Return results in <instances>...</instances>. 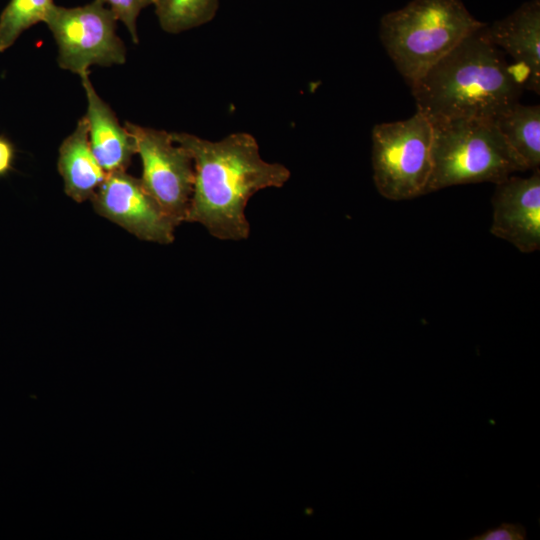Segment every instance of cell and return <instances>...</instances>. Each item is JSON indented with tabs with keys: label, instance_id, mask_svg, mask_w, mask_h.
<instances>
[{
	"label": "cell",
	"instance_id": "1",
	"mask_svg": "<svg viewBox=\"0 0 540 540\" xmlns=\"http://www.w3.org/2000/svg\"><path fill=\"white\" fill-rule=\"evenodd\" d=\"M194 163V186L187 222L202 224L222 240L246 239L245 207L259 190L281 187L290 177L283 165L264 161L256 139L244 132L212 142L187 133H171Z\"/></svg>",
	"mask_w": 540,
	"mask_h": 540
},
{
	"label": "cell",
	"instance_id": "2",
	"mask_svg": "<svg viewBox=\"0 0 540 540\" xmlns=\"http://www.w3.org/2000/svg\"><path fill=\"white\" fill-rule=\"evenodd\" d=\"M489 38L487 24L469 34L410 88L430 120H495L519 102L524 81Z\"/></svg>",
	"mask_w": 540,
	"mask_h": 540
},
{
	"label": "cell",
	"instance_id": "3",
	"mask_svg": "<svg viewBox=\"0 0 540 540\" xmlns=\"http://www.w3.org/2000/svg\"><path fill=\"white\" fill-rule=\"evenodd\" d=\"M462 0H411L380 21V39L411 87L432 65L484 26Z\"/></svg>",
	"mask_w": 540,
	"mask_h": 540
},
{
	"label": "cell",
	"instance_id": "4",
	"mask_svg": "<svg viewBox=\"0 0 540 540\" xmlns=\"http://www.w3.org/2000/svg\"><path fill=\"white\" fill-rule=\"evenodd\" d=\"M432 171L425 194L446 187L493 182L527 170L500 133L494 120H431Z\"/></svg>",
	"mask_w": 540,
	"mask_h": 540
},
{
	"label": "cell",
	"instance_id": "5",
	"mask_svg": "<svg viewBox=\"0 0 540 540\" xmlns=\"http://www.w3.org/2000/svg\"><path fill=\"white\" fill-rule=\"evenodd\" d=\"M432 137V122L419 111L373 127V180L384 198L399 201L425 194L432 171Z\"/></svg>",
	"mask_w": 540,
	"mask_h": 540
},
{
	"label": "cell",
	"instance_id": "6",
	"mask_svg": "<svg viewBox=\"0 0 540 540\" xmlns=\"http://www.w3.org/2000/svg\"><path fill=\"white\" fill-rule=\"evenodd\" d=\"M117 18L101 2L66 8L53 5L44 23L58 46V64L80 77L92 65L123 64L126 48L116 33Z\"/></svg>",
	"mask_w": 540,
	"mask_h": 540
},
{
	"label": "cell",
	"instance_id": "7",
	"mask_svg": "<svg viewBox=\"0 0 540 540\" xmlns=\"http://www.w3.org/2000/svg\"><path fill=\"white\" fill-rule=\"evenodd\" d=\"M142 161L141 182L175 226L186 221L194 186L190 153L171 133L126 122Z\"/></svg>",
	"mask_w": 540,
	"mask_h": 540
},
{
	"label": "cell",
	"instance_id": "8",
	"mask_svg": "<svg viewBox=\"0 0 540 540\" xmlns=\"http://www.w3.org/2000/svg\"><path fill=\"white\" fill-rule=\"evenodd\" d=\"M96 212L140 239L169 244L175 225L144 188L126 171L107 173L92 196Z\"/></svg>",
	"mask_w": 540,
	"mask_h": 540
},
{
	"label": "cell",
	"instance_id": "9",
	"mask_svg": "<svg viewBox=\"0 0 540 540\" xmlns=\"http://www.w3.org/2000/svg\"><path fill=\"white\" fill-rule=\"evenodd\" d=\"M490 232L522 253L540 248V170L526 178L510 175L495 184Z\"/></svg>",
	"mask_w": 540,
	"mask_h": 540
},
{
	"label": "cell",
	"instance_id": "10",
	"mask_svg": "<svg viewBox=\"0 0 540 540\" xmlns=\"http://www.w3.org/2000/svg\"><path fill=\"white\" fill-rule=\"evenodd\" d=\"M488 36L527 73L525 89L540 92V0H530L487 25Z\"/></svg>",
	"mask_w": 540,
	"mask_h": 540
},
{
	"label": "cell",
	"instance_id": "11",
	"mask_svg": "<svg viewBox=\"0 0 540 540\" xmlns=\"http://www.w3.org/2000/svg\"><path fill=\"white\" fill-rule=\"evenodd\" d=\"M89 74L81 77L87 98L86 119L91 149L106 173L126 171L136 154L133 137L97 94Z\"/></svg>",
	"mask_w": 540,
	"mask_h": 540
},
{
	"label": "cell",
	"instance_id": "12",
	"mask_svg": "<svg viewBox=\"0 0 540 540\" xmlns=\"http://www.w3.org/2000/svg\"><path fill=\"white\" fill-rule=\"evenodd\" d=\"M58 170L66 194L77 202L92 198L107 173L97 161L89 142L88 123L83 116L59 148Z\"/></svg>",
	"mask_w": 540,
	"mask_h": 540
},
{
	"label": "cell",
	"instance_id": "13",
	"mask_svg": "<svg viewBox=\"0 0 540 540\" xmlns=\"http://www.w3.org/2000/svg\"><path fill=\"white\" fill-rule=\"evenodd\" d=\"M495 123L509 147L527 170L540 166V107L516 103Z\"/></svg>",
	"mask_w": 540,
	"mask_h": 540
},
{
	"label": "cell",
	"instance_id": "14",
	"mask_svg": "<svg viewBox=\"0 0 540 540\" xmlns=\"http://www.w3.org/2000/svg\"><path fill=\"white\" fill-rule=\"evenodd\" d=\"M161 28L168 33H180L212 20L218 0H153Z\"/></svg>",
	"mask_w": 540,
	"mask_h": 540
},
{
	"label": "cell",
	"instance_id": "15",
	"mask_svg": "<svg viewBox=\"0 0 540 540\" xmlns=\"http://www.w3.org/2000/svg\"><path fill=\"white\" fill-rule=\"evenodd\" d=\"M54 0H10L0 15V52L31 26L44 22Z\"/></svg>",
	"mask_w": 540,
	"mask_h": 540
},
{
	"label": "cell",
	"instance_id": "16",
	"mask_svg": "<svg viewBox=\"0 0 540 540\" xmlns=\"http://www.w3.org/2000/svg\"><path fill=\"white\" fill-rule=\"evenodd\" d=\"M107 5L117 20L121 21L129 31L134 43H138L137 18L142 9L152 5L153 0H97Z\"/></svg>",
	"mask_w": 540,
	"mask_h": 540
},
{
	"label": "cell",
	"instance_id": "17",
	"mask_svg": "<svg viewBox=\"0 0 540 540\" xmlns=\"http://www.w3.org/2000/svg\"><path fill=\"white\" fill-rule=\"evenodd\" d=\"M470 540H525L526 528L520 523H501L498 527L489 528L483 533L469 538Z\"/></svg>",
	"mask_w": 540,
	"mask_h": 540
},
{
	"label": "cell",
	"instance_id": "18",
	"mask_svg": "<svg viewBox=\"0 0 540 540\" xmlns=\"http://www.w3.org/2000/svg\"><path fill=\"white\" fill-rule=\"evenodd\" d=\"M14 149L9 141L0 138V176L6 174L12 167Z\"/></svg>",
	"mask_w": 540,
	"mask_h": 540
}]
</instances>
